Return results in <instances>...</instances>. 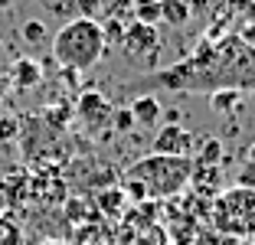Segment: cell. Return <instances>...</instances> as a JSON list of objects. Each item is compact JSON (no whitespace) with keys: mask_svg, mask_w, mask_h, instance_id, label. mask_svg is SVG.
Masks as SVG:
<instances>
[{"mask_svg":"<svg viewBox=\"0 0 255 245\" xmlns=\"http://www.w3.org/2000/svg\"><path fill=\"white\" fill-rule=\"evenodd\" d=\"M160 46V33L150 26V23H141L137 20L131 30L125 33V49L134 52V56H144V52H154Z\"/></svg>","mask_w":255,"mask_h":245,"instance_id":"52a82bcc","label":"cell"},{"mask_svg":"<svg viewBox=\"0 0 255 245\" xmlns=\"http://www.w3.org/2000/svg\"><path fill=\"white\" fill-rule=\"evenodd\" d=\"M210 105L216 108V112H236V108L242 105V95L233 92V89H223V92H213L210 95Z\"/></svg>","mask_w":255,"mask_h":245,"instance_id":"8fae6325","label":"cell"},{"mask_svg":"<svg viewBox=\"0 0 255 245\" xmlns=\"http://www.w3.org/2000/svg\"><path fill=\"white\" fill-rule=\"evenodd\" d=\"M190 147H193V134L183 124L170 121L167 127H160L157 137H154V154H173V157H190Z\"/></svg>","mask_w":255,"mask_h":245,"instance_id":"5b68a950","label":"cell"},{"mask_svg":"<svg viewBox=\"0 0 255 245\" xmlns=\"http://www.w3.org/2000/svg\"><path fill=\"white\" fill-rule=\"evenodd\" d=\"M46 10L53 16H75V10H79V0H46Z\"/></svg>","mask_w":255,"mask_h":245,"instance_id":"4fadbf2b","label":"cell"},{"mask_svg":"<svg viewBox=\"0 0 255 245\" xmlns=\"http://www.w3.org/2000/svg\"><path fill=\"white\" fill-rule=\"evenodd\" d=\"M193 157L144 154L125 170V193L137 200H173L190 186Z\"/></svg>","mask_w":255,"mask_h":245,"instance_id":"7a4b0ae2","label":"cell"},{"mask_svg":"<svg viewBox=\"0 0 255 245\" xmlns=\"http://www.w3.org/2000/svg\"><path fill=\"white\" fill-rule=\"evenodd\" d=\"M13 7V0H0V10H10Z\"/></svg>","mask_w":255,"mask_h":245,"instance_id":"9a60e30c","label":"cell"},{"mask_svg":"<svg viewBox=\"0 0 255 245\" xmlns=\"http://www.w3.org/2000/svg\"><path fill=\"white\" fill-rule=\"evenodd\" d=\"M20 36H23V43H30V46H39L46 39V23L43 20H26L20 26Z\"/></svg>","mask_w":255,"mask_h":245,"instance_id":"7c38bea8","label":"cell"},{"mask_svg":"<svg viewBox=\"0 0 255 245\" xmlns=\"http://www.w3.org/2000/svg\"><path fill=\"white\" fill-rule=\"evenodd\" d=\"M252 163H255V147H252Z\"/></svg>","mask_w":255,"mask_h":245,"instance_id":"e0dca14e","label":"cell"},{"mask_svg":"<svg viewBox=\"0 0 255 245\" xmlns=\"http://www.w3.org/2000/svg\"><path fill=\"white\" fill-rule=\"evenodd\" d=\"M190 16V7H187V0H164L160 3V20H167V23H183Z\"/></svg>","mask_w":255,"mask_h":245,"instance_id":"30bf717a","label":"cell"},{"mask_svg":"<svg viewBox=\"0 0 255 245\" xmlns=\"http://www.w3.org/2000/svg\"><path fill=\"white\" fill-rule=\"evenodd\" d=\"M49 49H53V59L62 69H69V72H89L105 56L108 33L95 16H75V20H66L56 30Z\"/></svg>","mask_w":255,"mask_h":245,"instance_id":"3957f363","label":"cell"},{"mask_svg":"<svg viewBox=\"0 0 255 245\" xmlns=\"http://www.w3.org/2000/svg\"><path fill=\"white\" fill-rule=\"evenodd\" d=\"M112 127L121 134H128L131 127H134V115H131V108H118V112L112 115Z\"/></svg>","mask_w":255,"mask_h":245,"instance_id":"5bb4252c","label":"cell"},{"mask_svg":"<svg viewBox=\"0 0 255 245\" xmlns=\"http://www.w3.org/2000/svg\"><path fill=\"white\" fill-rule=\"evenodd\" d=\"M131 115H134V124L154 127V124L160 121V115H164V108H160L157 95H150V92H144V95H137L134 102H131Z\"/></svg>","mask_w":255,"mask_h":245,"instance_id":"ba28073f","label":"cell"},{"mask_svg":"<svg viewBox=\"0 0 255 245\" xmlns=\"http://www.w3.org/2000/svg\"><path fill=\"white\" fill-rule=\"evenodd\" d=\"M147 85H167V89H206L223 92V89H255V46L246 39H219V43H206L190 56L187 62L167 69V72L150 75Z\"/></svg>","mask_w":255,"mask_h":245,"instance_id":"6da1fadb","label":"cell"},{"mask_svg":"<svg viewBox=\"0 0 255 245\" xmlns=\"http://www.w3.org/2000/svg\"><path fill=\"white\" fill-rule=\"evenodd\" d=\"M79 121H85V127H92V131H98V124H112V102H108L102 92H85L82 98H79Z\"/></svg>","mask_w":255,"mask_h":245,"instance_id":"8992f818","label":"cell"},{"mask_svg":"<svg viewBox=\"0 0 255 245\" xmlns=\"http://www.w3.org/2000/svg\"><path fill=\"white\" fill-rule=\"evenodd\" d=\"M213 226L219 236L252 239L255 236V190L252 186H229L213 200Z\"/></svg>","mask_w":255,"mask_h":245,"instance_id":"277c9868","label":"cell"},{"mask_svg":"<svg viewBox=\"0 0 255 245\" xmlns=\"http://www.w3.org/2000/svg\"><path fill=\"white\" fill-rule=\"evenodd\" d=\"M13 79H16L20 89H30V85H36V82L43 79V72H39V66L33 59H20L13 66Z\"/></svg>","mask_w":255,"mask_h":245,"instance_id":"9c48e42d","label":"cell"},{"mask_svg":"<svg viewBox=\"0 0 255 245\" xmlns=\"http://www.w3.org/2000/svg\"><path fill=\"white\" fill-rule=\"evenodd\" d=\"M43 245H69V242H62V239H49V242H43Z\"/></svg>","mask_w":255,"mask_h":245,"instance_id":"2e32d148","label":"cell"}]
</instances>
